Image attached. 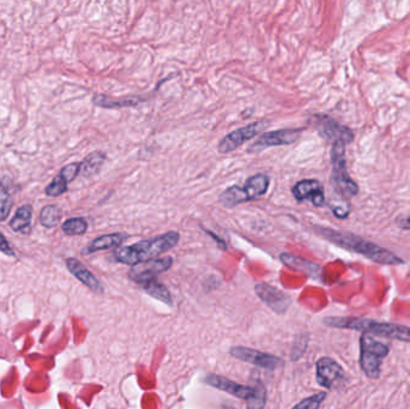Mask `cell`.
<instances>
[{
  "label": "cell",
  "instance_id": "6da1fadb",
  "mask_svg": "<svg viewBox=\"0 0 410 409\" xmlns=\"http://www.w3.org/2000/svg\"><path fill=\"white\" fill-rule=\"evenodd\" d=\"M317 233L334 244L346 248L353 253H359L367 260H373L378 264L398 265L402 264L403 260L396 256L386 248L371 243L369 240L362 239L349 232L336 231L332 228L317 227Z\"/></svg>",
  "mask_w": 410,
  "mask_h": 409
},
{
  "label": "cell",
  "instance_id": "7a4b0ae2",
  "mask_svg": "<svg viewBox=\"0 0 410 409\" xmlns=\"http://www.w3.org/2000/svg\"><path fill=\"white\" fill-rule=\"evenodd\" d=\"M179 240H180V234L178 232H167L161 236L142 240L139 243L130 245V246H121L116 248L114 251V258L121 264L135 267V265L155 260L162 253L170 251L178 244Z\"/></svg>",
  "mask_w": 410,
  "mask_h": 409
},
{
  "label": "cell",
  "instance_id": "3957f363",
  "mask_svg": "<svg viewBox=\"0 0 410 409\" xmlns=\"http://www.w3.org/2000/svg\"><path fill=\"white\" fill-rule=\"evenodd\" d=\"M324 324L327 327L361 331L366 334L410 343V328L395 323L377 322L359 317H327L324 319Z\"/></svg>",
  "mask_w": 410,
  "mask_h": 409
},
{
  "label": "cell",
  "instance_id": "277c9868",
  "mask_svg": "<svg viewBox=\"0 0 410 409\" xmlns=\"http://www.w3.org/2000/svg\"><path fill=\"white\" fill-rule=\"evenodd\" d=\"M204 382L210 387L219 389L221 391L229 394L232 396L238 397L240 400L246 401L247 409H264L266 408V401H268V393L264 385L258 383V384L250 387V385H242L228 380L226 377L209 373Z\"/></svg>",
  "mask_w": 410,
  "mask_h": 409
},
{
  "label": "cell",
  "instance_id": "5b68a950",
  "mask_svg": "<svg viewBox=\"0 0 410 409\" xmlns=\"http://www.w3.org/2000/svg\"><path fill=\"white\" fill-rule=\"evenodd\" d=\"M270 178L266 174L258 173L250 177L244 186L233 185L220 194V203L226 208H234L241 203L259 199L269 190Z\"/></svg>",
  "mask_w": 410,
  "mask_h": 409
},
{
  "label": "cell",
  "instance_id": "8992f818",
  "mask_svg": "<svg viewBox=\"0 0 410 409\" xmlns=\"http://www.w3.org/2000/svg\"><path fill=\"white\" fill-rule=\"evenodd\" d=\"M386 343L373 339L372 335L362 333L360 337V368L369 380L381 377L383 360L389 356Z\"/></svg>",
  "mask_w": 410,
  "mask_h": 409
},
{
  "label": "cell",
  "instance_id": "52a82bcc",
  "mask_svg": "<svg viewBox=\"0 0 410 409\" xmlns=\"http://www.w3.org/2000/svg\"><path fill=\"white\" fill-rule=\"evenodd\" d=\"M346 143L343 141H337L332 143V184L336 190L346 197H353L357 194L359 187L357 182L349 177L347 166H346Z\"/></svg>",
  "mask_w": 410,
  "mask_h": 409
},
{
  "label": "cell",
  "instance_id": "ba28073f",
  "mask_svg": "<svg viewBox=\"0 0 410 409\" xmlns=\"http://www.w3.org/2000/svg\"><path fill=\"white\" fill-rule=\"evenodd\" d=\"M315 378L318 384L327 390H336L346 382L343 368L336 360L329 356H323L317 361Z\"/></svg>",
  "mask_w": 410,
  "mask_h": 409
},
{
  "label": "cell",
  "instance_id": "9c48e42d",
  "mask_svg": "<svg viewBox=\"0 0 410 409\" xmlns=\"http://www.w3.org/2000/svg\"><path fill=\"white\" fill-rule=\"evenodd\" d=\"M266 126H268V121L259 120L242 128H236L221 140L219 152L221 154L232 153L236 149L240 148L244 143L251 141L252 138L259 135Z\"/></svg>",
  "mask_w": 410,
  "mask_h": 409
},
{
  "label": "cell",
  "instance_id": "30bf717a",
  "mask_svg": "<svg viewBox=\"0 0 410 409\" xmlns=\"http://www.w3.org/2000/svg\"><path fill=\"white\" fill-rule=\"evenodd\" d=\"M303 133V128H281L263 133L257 141L247 149L249 153H259L266 149L278 145H290L298 141Z\"/></svg>",
  "mask_w": 410,
  "mask_h": 409
},
{
  "label": "cell",
  "instance_id": "8fae6325",
  "mask_svg": "<svg viewBox=\"0 0 410 409\" xmlns=\"http://www.w3.org/2000/svg\"><path fill=\"white\" fill-rule=\"evenodd\" d=\"M229 353L235 359L241 360L244 363H249V364L254 365L258 368L270 370V371L276 370L283 365V361L278 356H273L269 353H263V351L252 349V348L235 346V347L231 348Z\"/></svg>",
  "mask_w": 410,
  "mask_h": 409
},
{
  "label": "cell",
  "instance_id": "7c38bea8",
  "mask_svg": "<svg viewBox=\"0 0 410 409\" xmlns=\"http://www.w3.org/2000/svg\"><path fill=\"white\" fill-rule=\"evenodd\" d=\"M172 265H173L172 257L149 260L142 264L135 265L132 270L130 271L129 276L132 281L136 282L137 285L142 286L151 280H156L158 275L170 270Z\"/></svg>",
  "mask_w": 410,
  "mask_h": 409
},
{
  "label": "cell",
  "instance_id": "4fadbf2b",
  "mask_svg": "<svg viewBox=\"0 0 410 409\" xmlns=\"http://www.w3.org/2000/svg\"><path fill=\"white\" fill-rule=\"evenodd\" d=\"M315 128L320 133V136L325 138L327 141L334 142L343 141L346 143H352L354 140V135L348 128L339 124L335 119L327 116H315Z\"/></svg>",
  "mask_w": 410,
  "mask_h": 409
},
{
  "label": "cell",
  "instance_id": "5bb4252c",
  "mask_svg": "<svg viewBox=\"0 0 410 409\" xmlns=\"http://www.w3.org/2000/svg\"><path fill=\"white\" fill-rule=\"evenodd\" d=\"M292 194L298 202L311 201L315 207H323L325 204V194L322 182L315 179H303L292 187Z\"/></svg>",
  "mask_w": 410,
  "mask_h": 409
},
{
  "label": "cell",
  "instance_id": "9a60e30c",
  "mask_svg": "<svg viewBox=\"0 0 410 409\" xmlns=\"http://www.w3.org/2000/svg\"><path fill=\"white\" fill-rule=\"evenodd\" d=\"M256 294L271 310L275 311L276 314H283L286 312L287 309L289 307L290 297L285 292L278 290L273 286L268 285L264 282L257 283L254 287Z\"/></svg>",
  "mask_w": 410,
  "mask_h": 409
},
{
  "label": "cell",
  "instance_id": "2e32d148",
  "mask_svg": "<svg viewBox=\"0 0 410 409\" xmlns=\"http://www.w3.org/2000/svg\"><path fill=\"white\" fill-rule=\"evenodd\" d=\"M67 267L69 270H70V273L74 275V276L79 280V281L82 282L83 285L87 286L88 288H90L93 292H95V293H102L104 292V287L101 285V282L96 279L95 275L91 273L90 270L83 264V263H81L78 260H76V258H67Z\"/></svg>",
  "mask_w": 410,
  "mask_h": 409
},
{
  "label": "cell",
  "instance_id": "e0dca14e",
  "mask_svg": "<svg viewBox=\"0 0 410 409\" xmlns=\"http://www.w3.org/2000/svg\"><path fill=\"white\" fill-rule=\"evenodd\" d=\"M128 239V234L125 233H111V234H104L93 240L87 248H84V253H97L102 250H109V248H121L125 240Z\"/></svg>",
  "mask_w": 410,
  "mask_h": 409
},
{
  "label": "cell",
  "instance_id": "ac0fdd59",
  "mask_svg": "<svg viewBox=\"0 0 410 409\" xmlns=\"http://www.w3.org/2000/svg\"><path fill=\"white\" fill-rule=\"evenodd\" d=\"M32 220H33V207L30 204H25L18 208L13 220L8 223L13 232L29 234L32 231Z\"/></svg>",
  "mask_w": 410,
  "mask_h": 409
},
{
  "label": "cell",
  "instance_id": "d6986e66",
  "mask_svg": "<svg viewBox=\"0 0 410 409\" xmlns=\"http://www.w3.org/2000/svg\"><path fill=\"white\" fill-rule=\"evenodd\" d=\"M280 258H281L282 262L287 267L294 269V270H299V271H303V273H306L310 276H317L319 271H320L319 265L315 264V263H312L310 260H303V258L294 256V255H290V253H282Z\"/></svg>",
  "mask_w": 410,
  "mask_h": 409
},
{
  "label": "cell",
  "instance_id": "ffe728a7",
  "mask_svg": "<svg viewBox=\"0 0 410 409\" xmlns=\"http://www.w3.org/2000/svg\"><path fill=\"white\" fill-rule=\"evenodd\" d=\"M106 160H107L106 154L102 152H93L84 159L83 161L81 162L79 174L86 178H90L93 175L99 173Z\"/></svg>",
  "mask_w": 410,
  "mask_h": 409
},
{
  "label": "cell",
  "instance_id": "44dd1931",
  "mask_svg": "<svg viewBox=\"0 0 410 409\" xmlns=\"http://www.w3.org/2000/svg\"><path fill=\"white\" fill-rule=\"evenodd\" d=\"M145 99L142 98H136V96H131V98H123V99H112L104 95H95L93 99V102L102 108H125V107H135L137 105L144 101Z\"/></svg>",
  "mask_w": 410,
  "mask_h": 409
},
{
  "label": "cell",
  "instance_id": "7402d4cb",
  "mask_svg": "<svg viewBox=\"0 0 410 409\" xmlns=\"http://www.w3.org/2000/svg\"><path fill=\"white\" fill-rule=\"evenodd\" d=\"M145 293L153 297V299H158L160 302L166 304V305H173V299L170 295V290L167 288L166 286L162 285L161 282H158V280H151V281L143 283L141 286Z\"/></svg>",
  "mask_w": 410,
  "mask_h": 409
},
{
  "label": "cell",
  "instance_id": "603a6c76",
  "mask_svg": "<svg viewBox=\"0 0 410 409\" xmlns=\"http://www.w3.org/2000/svg\"><path fill=\"white\" fill-rule=\"evenodd\" d=\"M62 210L60 208L57 206H46L41 210L40 214V223L45 228L57 227L59 224V221L62 220Z\"/></svg>",
  "mask_w": 410,
  "mask_h": 409
},
{
  "label": "cell",
  "instance_id": "cb8c5ba5",
  "mask_svg": "<svg viewBox=\"0 0 410 409\" xmlns=\"http://www.w3.org/2000/svg\"><path fill=\"white\" fill-rule=\"evenodd\" d=\"M62 229L67 236H83L88 229L87 220L83 217H74L69 219L62 224Z\"/></svg>",
  "mask_w": 410,
  "mask_h": 409
},
{
  "label": "cell",
  "instance_id": "d4e9b609",
  "mask_svg": "<svg viewBox=\"0 0 410 409\" xmlns=\"http://www.w3.org/2000/svg\"><path fill=\"white\" fill-rule=\"evenodd\" d=\"M13 209V197L8 192L6 186L0 182V222H4L8 219Z\"/></svg>",
  "mask_w": 410,
  "mask_h": 409
},
{
  "label": "cell",
  "instance_id": "484cf974",
  "mask_svg": "<svg viewBox=\"0 0 410 409\" xmlns=\"http://www.w3.org/2000/svg\"><path fill=\"white\" fill-rule=\"evenodd\" d=\"M325 398H327V393L320 391L303 398V401L296 403L292 409H319L322 403L325 401Z\"/></svg>",
  "mask_w": 410,
  "mask_h": 409
},
{
  "label": "cell",
  "instance_id": "4316f807",
  "mask_svg": "<svg viewBox=\"0 0 410 409\" xmlns=\"http://www.w3.org/2000/svg\"><path fill=\"white\" fill-rule=\"evenodd\" d=\"M67 184L60 175H57L55 178L52 180L50 185L46 187V194L50 196V197H58L62 196V194H65L67 191Z\"/></svg>",
  "mask_w": 410,
  "mask_h": 409
},
{
  "label": "cell",
  "instance_id": "83f0119b",
  "mask_svg": "<svg viewBox=\"0 0 410 409\" xmlns=\"http://www.w3.org/2000/svg\"><path fill=\"white\" fill-rule=\"evenodd\" d=\"M79 170H81V162H72V163L62 167L59 175L69 184V182H74L76 177L79 175Z\"/></svg>",
  "mask_w": 410,
  "mask_h": 409
},
{
  "label": "cell",
  "instance_id": "f1b7e54d",
  "mask_svg": "<svg viewBox=\"0 0 410 409\" xmlns=\"http://www.w3.org/2000/svg\"><path fill=\"white\" fill-rule=\"evenodd\" d=\"M0 251L6 256L15 257V251L11 248V245L8 244V240L1 233H0Z\"/></svg>",
  "mask_w": 410,
  "mask_h": 409
},
{
  "label": "cell",
  "instance_id": "f546056e",
  "mask_svg": "<svg viewBox=\"0 0 410 409\" xmlns=\"http://www.w3.org/2000/svg\"><path fill=\"white\" fill-rule=\"evenodd\" d=\"M207 234H210V236H212V238H214V239H216V241L219 243V246H220L221 248H224V250H226V248H227V245H226V243H224V240L220 239L219 236H216V234H214L212 232L207 231Z\"/></svg>",
  "mask_w": 410,
  "mask_h": 409
},
{
  "label": "cell",
  "instance_id": "4dcf8cb0",
  "mask_svg": "<svg viewBox=\"0 0 410 409\" xmlns=\"http://www.w3.org/2000/svg\"><path fill=\"white\" fill-rule=\"evenodd\" d=\"M403 228H406V229H410V217L409 219L406 220V223L403 224Z\"/></svg>",
  "mask_w": 410,
  "mask_h": 409
}]
</instances>
